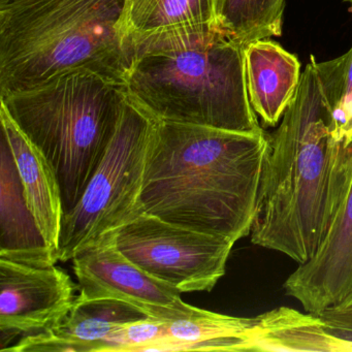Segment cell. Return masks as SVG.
<instances>
[{
    "label": "cell",
    "mask_w": 352,
    "mask_h": 352,
    "mask_svg": "<svg viewBox=\"0 0 352 352\" xmlns=\"http://www.w3.org/2000/svg\"><path fill=\"white\" fill-rule=\"evenodd\" d=\"M269 137L157 121L142 209L164 221L234 243L256 217Z\"/></svg>",
    "instance_id": "1"
},
{
    "label": "cell",
    "mask_w": 352,
    "mask_h": 352,
    "mask_svg": "<svg viewBox=\"0 0 352 352\" xmlns=\"http://www.w3.org/2000/svg\"><path fill=\"white\" fill-rule=\"evenodd\" d=\"M127 98L160 121L263 133L251 107L245 47L220 25L129 36Z\"/></svg>",
    "instance_id": "2"
},
{
    "label": "cell",
    "mask_w": 352,
    "mask_h": 352,
    "mask_svg": "<svg viewBox=\"0 0 352 352\" xmlns=\"http://www.w3.org/2000/svg\"><path fill=\"white\" fill-rule=\"evenodd\" d=\"M331 111L312 60L296 96L269 137L251 242L310 261L336 213L331 184Z\"/></svg>",
    "instance_id": "3"
},
{
    "label": "cell",
    "mask_w": 352,
    "mask_h": 352,
    "mask_svg": "<svg viewBox=\"0 0 352 352\" xmlns=\"http://www.w3.org/2000/svg\"><path fill=\"white\" fill-rule=\"evenodd\" d=\"M126 0H0V94L86 69L124 86Z\"/></svg>",
    "instance_id": "4"
},
{
    "label": "cell",
    "mask_w": 352,
    "mask_h": 352,
    "mask_svg": "<svg viewBox=\"0 0 352 352\" xmlns=\"http://www.w3.org/2000/svg\"><path fill=\"white\" fill-rule=\"evenodd\" d=\"M125 102L124 86L86 69L1 96L10 116L54 170L65 214L76 207L102 162Z\"/></svg>",
    "instance_id": "5"
},
{
    "label": "cell",
    "mask_w": 352,
    "mask_h": 352,
    "mask_svg": "<svg viewBox=\"0 0 352 352\" xmlns=\"http://www.w3.org/2000/svg\"><path fill=\"white\" fill-rule=\"evenodd\" d=\"M157 119L129 100L116 133L76 207L65 214L59 261L77 253L143 213L142 189Z\"/></svg>",
    "instance_id": "6"
},
{
    "label": "cell",
    "mask_w": 352,
    "mask_h": 352,
    "mask_svg": "<svg viewBox=\"0 0 352 352\" xmlns=\"http://www.w3.org/2000/svg\"><path fill=\"white\" fill-rule=\"evenodd\" d=\"M119 250L182 292H211L226 275L236 243L143 213L116 232Z\"/></svg>",
    "instance_id": "7"
},
{
    "label": "cell",
    "mask_w": 352,
    "mask_h": 352,
    "mask_svg": "<svg viewBox=\"0 0 352 352\" xmlns=\"http://www.w3.org/2000/svg\"><path fill=\"white\" fill-rule=\"evenodd\" d=\"M79 300L126 302L152 318L172 320L195 307L181 300L177 288L138 267L116 244V232L106 234L74 256Z\"/></svg>",
    "instance_id": "8"
},
{
    "label": "cell",
    "mask_w": 352,
    "mask_h": 352,
    "mask_svg": "<svg viewBox=\"0 0 352 352\" xmlns=\"http://www.w3.org/2000/svg\"><path fill=\"white\" fill-rule=\"evenodd\" d=\"M71 277L55 265L32 267L0 258V350L19 336L63 320L75 302Z\"/></svg>",
    "instance_id": "9"
},
{
    "label": "cell",
    "mask_w": 352,
    "mask_h": 352,
    "mask_svg": "<svg viewBox=\"0 0 352 352\" xmlns=\"http://www.w3.org/2000/svg\"><path fill=\"white\" fill-rule=\"evenodd\" d=\"M283 288L314 314L337 307L352 289V174L318 250L298 265Z\"/></svg>",
    "instance_id": "10"
},
{
    "label": "cell",
    "mask_w": 352,
    "mask_h": 352,
    "mask_svg": "<svg viewBox=\"0 0 352 352\" xmlns=\"http://www.w3.org/2000/svg\"><path fill=\"white\" fill-rule=\"evenodd\" d=\"M149 317L135 307L114 300H79L57 324L24 336L6 351L102 352L104 341L131 321Z\"/></svg>",
    "instance_id": "11"
},
{
    "label": "cell",
    "mask_w": 352,
    "mask_h": 352,
    "mask_svg": "<svg viewBox=\"0 0 352 352\" xmlns=\"http://www.w3.org/2000/svg\"><path fill=\"white\" fill-rule=\"evenodd\" d=\"M0 119L1 133L13 153L28 208L47 244L58 255L65 212L56 175L44 154L24 135L3 104Z\"/></svg>",
    "instance_id": "12"
},
{
    "label": "cell",
    "mask_w": 352,
    "mask_h": 352,
    "mask_svg": "<svg viewBox=\"0 0 352 352\" xmlns=\"http://www.w3.org/2000/svg\"><path fill=\"white\" fill-rule=\"evenodd\" d=\"M1 234L0 258L32 267H49L59 261L47 244L28 206L13 153L1 133Z\"/></svg>",
    "instance_id": "13"
},
{
    "label": "cell",
    "mask_w": 352,
    "mask_h": 352,
    "mask_svg": "<svg viewBox=\"0 0 352 352\" xmlns=\"http://www.w3.org/2000/svg\"><path fill=\"white\" fill-rule=\"evenodd\" d=\"M245 76L255 114L265 125L276 126L300 83L298 57L269 38L251 43L245 47Z\"/></svg>",
    "instance_id": "14"
},
{
    "label": "cell",
    "mask_w": 352,
    "mask_h": 352,
    "mask_svg": "<svg viewBox=\"0 0 352 352\" xmlns=\"http://www.w3.org/2000/svg\"><path fill=\"white\" fill-rule=\"evenodd\" d=\"M236 351L352 352V343L331 333L319 315L279 307L257 315Z\"/></svg>",
    "instance_id": "15"
},
{
    "label": "cell",
    "mask_w": 352,
    "mask_h": 352,
    "mask_svg": "<svg viewBox=\"0 0 352 352\" xmlns=\"http://www.w3.org/2000/svg\"><path fill=\"white\" fill-rule=\"evenodd\" d=\"M255 322L256 316H230L195 307L190 314L168 321L166 337L152 351H236Z\"/></svg>",
    "instance_id": "16"
},
{
    "label": "cell",
    "mask_w": 352,
    "mask_h": 352,
    "mask_svg": "<svg viewBox=\"0 0 352 352\" xmlns=\"http://www.w3.org/2000/svg\"><path fill=\"white\" fill-rule=\"evenodd\" d=\"M220 0H126L123 28L127 38L172 28L214 25Z\"/></svg>",
    "instance_id": "17"
},
{
    "label": "cell",
    "mask_w": 352,
    "mask_h": 352,
    "mask_svg": "<svg viewBox=\"0 0 352 352\" xmlns=\"http://www.w3.org/2000/svg\"><path fill=\"white\" fill-rule=\"evenodd\" d=\"M286 0H220L219 25L243 46L280 36Z\"/></svg>",
    "instance_id": "18"
},
{
    "label": "cell",
    "mask_w": 352,
    "mask_h": 352,
    "mask_svg": "<svg viewBox=\"0 0 352 352\" xmlns=\"http://www.w3.org/2000/svg\"><path fill=\"white\" fill-rule=\"evenodd\" d=\"M168 331V320L146 318L131 321L116 329L104 341L102 352L152 351L158 342L164 339Z\"/></svg>",
    "instance_id": "19"
},
{
    "label": "cell",
    "mask_w": 352,
    "mask_h": 352,
    "mask_svg": "<svg viewBox=\"0 0 352 352\" xmlns=\"http://www.w3.org/2000/svg\"><path fill=\"white\" fill-rule=\"evenodd\" d=\"M317 315L331 327H352V308L333 307Z\"/></svg>",
    "instance_id": "20"
},
{
    "label": "cell",
    "mask_w": 352,
    "mask_h": 352,
    "mask_svg": "<svg viewBox=\"0 0 352 352\" xmlns=\"http://www.w3.org/2000/svg\"><path fill=\"white\" fill-rule=\"evenodd\" d=\"M327 324V323H325ZM327 329L340 339L352 343V327H331L327 324Z\"/></svg>",
    "instance_id": "21"
},
{
    "label": "cell",
    "mask_w": 352,
    "mask_h": 352,
    "mask_svg": "<svg viewBox=\"0 0 352 352\" xmlns=\"http://www.w3.org/2000/svg\"><path fill=\"white\" fill-rule=\"evenodd\" d=\"M337 307L338 308H352V289Z\"/></svg>",
    "instance_id": "22"
},
{
    "label": "cell",
    "mask_w": 352,
    "mask_h": 352,
    "mask_svg": "<svg viewBox=\"0 0 352 352\" xmlns=\"http://www.w3.org/2000/svg\"><path fill=\"white\" fill-rule=\"evenodd\" d=\"M345 1H347V3H350V6H351V9H352V0H345Z\"/></svg>",
    "instance_id": "23"
}]
</instances>
